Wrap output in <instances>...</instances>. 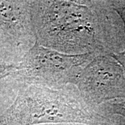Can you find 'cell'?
<instances>
[{
    "instance_id": "6da1fadb",
    "label": "cell",
    "mask_w": 125,
    "mask_h": 125,
    "mask_svg": "<svg viewBox=\"0 0 125 125\" xmlns=\"http://www.w3.org/2000/svg\"><path fill=\"white\" fill-rule=\"evenodd\" d=\"M108 1H30L40 45L67 54H111L106 42Z\"/></svg>"
},
{
    "instance_id": "7a4b0ae2",
    "label": "cell",
    "mask_w": 125,
    "mask_h": 125,
    "mask_svg": "<svg viewBox=\"0 0 125 125\" xmlns=\"http://www.w3.org/2000/svg\"><path fill=\"white\" fill-rule=\"evenodd\" d=\"M98 109L85 102L79 92L70 88L26 83L0 116V125H108V119Z\"/></svg>"
},
{
    "instance_id": "3957f363",
    "label": "cell",
    "mask_w": 125,
    "mask_h": 125,
    "mask_svg": "<svg viewBox=\"0 0 125 125\" xmlns=\"http://www.w3.org/2000/svg\"><path fill=\"white\" fill-rule=\"evenodd\" d=\"M96 56L93 53L67 54L49 49L35 41L17 63L12 76L50 88H62L75 85L81 72Z\"/></svg>"
},
{
    "instance_id": "277c9868",
    "label": "cell",
    "mask_w": 125,
    "mask_h": 125,
    "mask_svg": "<svg viewBox=\"0 0 125 125\" xmlns=\"http://www.w3.org/2000/svg\"><path fill=\"white\" fill-rule=\"evenodd\" d=\"M75 85L85 102L97 108L113 99L125 98V72L111 54L97 55L81 72Z\"/></svg>"
},
{
    "instance_id": "5b68a950",
    "label": "cell",
    "mask_w": 125,
    "mask_h": 125,
    "mask_svg": "<svg viewBox=\"0 0 125 125\" xmlns=\"http://www.w3.org/2000/svg\"><path fill=\"white\" fill-rule=\"evenodd\" d=\"M0 34L18 45L36 40L30 1H0Z\"/></svg>"
},
{
    "instance_id": "8992f818",
    "label": "cell",
    "mask_w": 125,
    "mask_h": 125,
    "mask_svg": "<svg viewBox=\"0 0 125 125\" xmlns=\"http://www.w3.org/2000/svg\"><path fill=\"white\" fill-rule=\"evenodd\" d=\"M108 1H109L110 7L111 8L112 10L116 12L118 14V15L120 17L125 28V0ZM111 56L120 64V65L125 72V49L123 52L118 54L113 53L111 54Z\"/></svg>"
},
{
    "instance_id": "52a82bcc",
    "label": "cell",
    "mask_w": 125,
    "mask_h": 125,
    "mask_svg": "<svg viewBox=\"0 0 125 125\" xmlns=\"http://www.w3.org/2000/svg\"><path fill=\"white\" fill-rule=\"evenodd\" d=\"M108 113L112 114L120 115L125 118V100L120 103H113L107 105V107L105 106Z\"/></svg>"
},
{
    "instance_id": "ba28073f",
    "label": "cell",
    "mask_w": 125,
    "mask_h": 125,
    "mask_svg": "<svg viewBox=\"0 0 125 125\" xmlns=\"http://www.w3.org/2000/svg\"><path fill=\"white\" fill-rule=\"evenodd\" d=\"M17 70V63H0V80L8 76H12Z\"/></svg>"
}]
</instances>
